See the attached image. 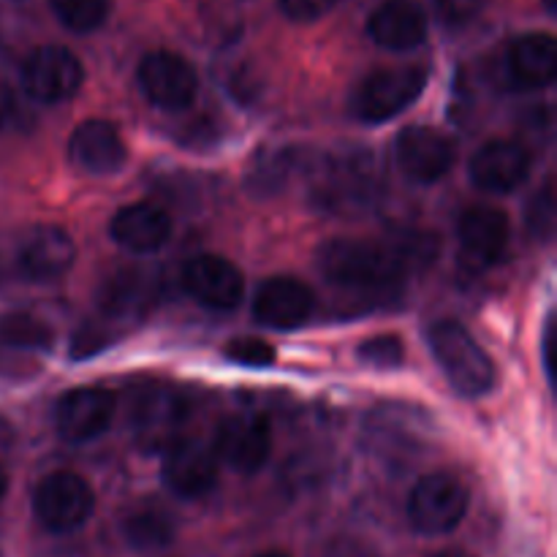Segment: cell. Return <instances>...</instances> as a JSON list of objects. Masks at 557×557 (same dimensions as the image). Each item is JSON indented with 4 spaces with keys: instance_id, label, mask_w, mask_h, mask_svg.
Returning <instances> with one entry per match:
<instances>
[{
    "instance_id": "cell-1",
    "label": "cell",
    "mask_w": 557,
    "mask_h": 557,
    "mask_svg": "<svg viewBox=\"0 0 557 557\" xmlns=\"http://www.w3.org/2000/svg\"><path fill=\"white\" fill-rule=\"evenodd\" d=\"M315 270L330 286L354 294H384L400 286L403 270L386 245L357 237H332L315 250Z\"/></svg>"
},
{
    "instance_id": "cell-2",
    "label": "cell",
    "mask_w": 557,
    "mask_h": 557,
    "mask_svg": "<svg viewBox=\"0 0 557 557\" xmlns=\"http://www.w3.org/2000/svg\"><path fill=\"white\" fill-rule=\"evenodd\" d=\"M379 194V166L368 150L326 156L313 169V205L332 215L362 212Z\"/></svg>"
},
{
    "instance_id": "cell-3",
    "label": "cell",
    "mask_w": 557,
    "mask_h": 557,
    "mask_svg": "<svg viewBox=\"0 0 557 557\" xmlns=\"http://www.w3.org/2000/svg\"><path fill=\"white\" fill-rule=\"evenodd\" d=\"M430 351L457 395L482 397L495 386V362L460 321L444 319L430 326Z\"/></svg>"
},
{
    "instance_id": "cell-4",
    "label": "cell",
    "mask_w": 557,
    "mask_h": 557,
    "mask_svg": "<svg viewBox=\"0 0 557 557\" xmlns=\"http://www.w3.org/2000/svg\"><path fill=\"white\" fill-rule=\"evenodd\" d=\"M428 87V71L422 65L379 69L364 76L351 92V114L362 123H386L406 112Z\"/></svg>"
},
{
    "instance_id": "cell-5",
    "label": "cell",
    "mask_w": 557,
    "mask_h": 557,
    "mask_svg": "<svg viewBox=\"0 0 557 557\" xmlns=\"http://www.w3.org/2000/svg\"><path fill=\"white\" fill-rule=\"evenodd\" d=\"M471 493L455 473L435 471L419 479L408 498V522L422 536H446L468 515Z\"/></svg>"
},
{
    "instance_id": "cell-6",
    "label": "cell",
    "mask_w": 557,
    "mask_h": 557,
    "mask_svg": "<svg viewBox=\"0 0 557 557\" xmlns=\"http://www.w3.org/2000/svg\"><path fill=\"white\" fill-rule=\"evenodd\" d=\"M96 511V493L85 476L54 471L33 490V515L49 533H74Z\"/></svg>"
},
{
    "instance_id": "cell-7",
    "label": "cell",
    "mask_w": 557,
    "mask_h": 557,
    "mask_svg": "<svg viewBox=\"0 0 557 557\" xmlns=\"http://www.w3.org/2000/svg\"><path fill=\"white\" fill-rule=\"evenodd\" d=\"M54 335L30 313H0V381H27L41 373Z\"/></svg>"
},
{
    "instance_id": "cell-8",
    "label": "cell",
    "mask_w": 557,
    "mask_h": 557,
    "mask_svg": "<svg viewBox=\"0 0 557 557\" xmlns=\"http://www.w3.org/2000/svg\"><path fill=\"white\" fill-rule=\"evenodd\" d=\"M85 65L71 49L47 44L27 54L22 63V87L38 103H63L79 92Z\"/></svg>"
},
{
    "instance_id": "cell-9",
    "label": "cell",
    "mask_w": 557,
    "mask_h": 557,
    "mask_svg": "<svg viewBox=\"0 0 557 557\" xmlns=\"http://www.w3.org/2000/svg\"><path fill=\"white\" fill-rule=\"evenodd\" d=\"M136 79H139L141 96L152 107L166 109V112L188 109L199 92V74L194 65L183 54L166 52V49L145 54L139 71H136Z\"/></svg>"
},
{
    "instance_id": "cell-10",
    "label": "cell",
    "mask_w": 557,
    "mask_h": 557,
    "mask_svg": "<svg viewBox=\"0 0 557 557\" xmlns=\"http://www.w3.org/2000/svg\"><path fill=\"white\" fill-rule=\"evenodd\" d=\"M212 451L232 471L245 473V476L261 471L272 455L270 419L253 411L226 417L218 428L215 449Z\"/></svg>"
},
{
    "instance_id": "cell-11",
    "label": "cell",
    "mask_w": 557,
    "mask_h": 557,
    "mask_svg": "<svg viewBox=\"0 0 557 557\" xmlns=\"http://www.w3.org/2000/svg\"><path fill=\"white\" fill-rule=\"evenodd\" d=\"M395 158L408 180L430 185L449 174L457 161V147L444 131L430 125H408L397 134Z\"/></svg>"
},
{
    "instance_id": "cell-12",
    "label": "cell",
    "mask_w": 557,
    "mask_h": 557,
    "mask_svg": "<svg viewBox=\"0 0 557 557\" xmlns=\"http://www.w3.org/2000/svg\"><path fill=\"white\" fill-rule=\"evenodd\" d=\"M117 397L103 386H76L54 403V428L71 444H87L112 424Z\"/></svg>"
},
{
    "instance_id": "cell-13",
    "label": "cell",
    "mask_w": 557,
    "mask_h": 557,
    "mask_svg": "<svg viewBox=\"0 0 557 557\" xmlns=\"http://www.w3.org/2000/svg\"><path fill=\"white\" fill-rule=\"evenodd\" d=\"M180 286L190 299L210 310H234L245 297L243 272L215 253H201L185 261Z\"/></svg>"
},
{
    "instance_id": "cell-14",
    "label": "cell",
    "mask_w": 557,
    "mask_h": 557,
    "mask_svg": "<svg viewBox=\"0 0 557 557\" xmlns=\"http://www.w3.org/2000/svg\"><path fill=\"white\" fill-rule=\"evenodd\" d=\"M315 313V294L299 277H267L253 294V319L267 330H299Z\"/></svg>"
},
{
    "instance_id": "cell-15",
    "label": "cell",
    "mask_w": 557,
    "mask_h": 557,
    "mask_svg": "<svg viewBox=\"0 0 557 557\" xmlns=\"http://www.w3.org/2000/svg\"><path fill=\"white\" fill-rule=\"evenodd\" d=\"M531 174V152L515 139H490L473 152L468 177L484 194H511Z\"/></svg>"
},
{
    "instance_id": "cell-16",
    "label": "cell",
    "mask_w": 557,
    "mask_h": 557,
    "mask_svg": "<svg viewBox=\"0 0 557 557\" xmlns=\"http://www.w3.org/2000/svg\"><path fill=\"white\" fill-rule=\"evenodd\" d=\"M457 237H460V250L466 264L473 267V270H487V267L498 264L504 259L506 248H509V215L490 205L468 207L460 215Z\"/></svg>"
},
{
    "instance_id": "cell-17",
    "label": "cell",
    "mask_w": 557,
    "mask_h": 557,
    "mask_svg": "<svg viewBox=\"0 0 557 557\" xmlns=\"http://www.w3.org/2000/svg\"><path fill=\"white\" fill-rule=\"evenodd\" d=\"M161 479L180 498H205L218 482L215 451L199 441H174L163 451Z\"/></svg>"
},
{
    "instance_id": "cell-18",
    "label": "cell",
    "mask_w": 557,
    "mask_h": 557,
    "mask_svg": "<svg viewBox=\"0 0 557 557\" xmlns=\"http://www.w3.org/2000/svg\"><path fill=\"white\" fill-rule=\"evenodd\" d=\"M76 259V245L71 234L60 226H36L25 234L16 250V267L30 283L58 281L71 270Z\"/></svg>"
},
{
    "instance_id": "cell-19",
    "label": "cell",
    "mask_w": 557,
    "mask_h": 557,
    "mask_svg": "<svg viewBox=\"0 0 557 557\" xmlns=\"http://www.w3.org/2000/svg\"><path fill=\"white\" fill-rule=\"evenodd\" d=\"M69 156L87 174H117L128 161V147L120 136L117 125L109 120L92 117L74 128L69 139Z\"/></svg>"
},
{
    "instance_id": "cell-20",
    "label": "cell",
    "mask_w": 557,
    "mask_h": 557,
    "mask_svg": "<svg viewBox=\"0 0 557 557\" xmlns=\"http://www.w3.org/2000/svg\"><path fill=\"white\" fill-rule=\"evenodd\" d=\"M98 310L112 321L141 319L158 299V283L141 267H120L98 286Z\"/></svg>"
},
{
    "instance_id": "cell-21",
    "label": "cell",
    "mask_w": 557,
    "mask_h": 557,
    "mask_svg": "<svg viewBox=\"0 0 557 557\" xmlns=\"http://www.w3.org/2000/svg\"><path fill=\"white\" fill-rule=\"evenodd\" d=\"M109 234L128 253H156L172 237V215L152 201H136L114 212Z\"/></svg>"
},
{
    "instance_id": "cell-22",
    "label": "cell",
    "mask_w": 557,
    "mask_h": 557,
    "mask_svg": "<svg viewBox=\"0 0 557 557\" xmlns=\"http://www.w3.org/2000/svg\"><path fill=\"white\" fill-rule=\"evenodd\" d=\"M368 36L389 52H411L428 38V14L417 0H384L368 20Z\"/></svg>"
},
{
    "instance_id": "cell-23",
    "label": "cell",
    "mask_w": 557,
    "mask_h": 557,
    "mask_svg": "<svg viewBox=\"0 0 557 557\" xmlns=\"http://www.w3.org/2000/svg\"><path fill=\"white\" fill-rule=\"evenodd\" d=\"M557 41L549 33H525L506 52V76L520 90H542L555 82Z\"/></svg>"
},
{
    "instance_id": "cell-24",
    "label": "cell",
    "mask_w": 557,
    "mask_h": 557,
    "mask_svg": "<svg viewBox=\"0 0 557 557\" xmlns=\"http://www.w3.org/2000/svg\"><path fill=\"white\" fill-rule=\"evenodd\" d=\"M185 419V403L177 392L152 386L139 395L134 406V424L147 446L166 444Z\"/></svg>"
},
{
    "instance_id": "cell-25",
    "label": "cell",
    "mask_w": 557,
    "mask_h": 557,
    "mask_svg": "<svg viewBox=\"0 0 557 557\" xmlns=\"http://www.w3.org/2000/svg\"><path fill=\"white\" fill-rule=\"evenodd\" d=\"M174 533H177L174 517L166 509H161V506L145 504L123 520V536L128 547H134L136 553L166 549L174 542Z\"/></svg>"
},
{
    "instance_id": "cell-26",
    "label": "cell",
    "mask_w": 557,
    "mask_h": 557,
    "mask_svg": "<svg viewBox=\"0 0 557 557\" xmlns=\"http://www.w3.org/2000/svg\"><path fill=\"white\" fill-rule=\"evenodd\" d=\"M305 158L294 147H283V150L264 152L259 161L250 166L248 172V190L250 196H275L281 194L294 177V172H302Z\"/></svg>"
},
{
    "instance_id": "cell-27",
    "label": "cell",
    "mask_w": 557,
    "mask_h": 557,
    "mask_svg": "<svg viewBox=\"0 0 557 557\" xmlns=\"http://www.w3.org/2000/svg\"><path fill=\"white\" fill-rule=\"evenodd\" d=\"M386 248L395 253V259L400 261L403 270H422L430 267L438 259V237L433 232H424V228H403L395 237L386 243Z\"/></svg>"
},
{
    "instance_id": "cell-28",
    "label": "cell",
    "mask_w": 557,
    "mask_h": 557,
    "mask_svg": "<svg viewBox=\"0 0 557 557\" xmlns=\"http://www.w3.org/2000/svg\"><path fill=\"white\" fill-rule=\"evenodd\" d=\"M49 5L71 33H96L112 11V0H49Z\"/></svg>"
},
{
    "instance_id": "cell-29",
    "label": "cell",
    "mask_w": 557,
    "mask_h": 557,
    "mask_svg": "<svg viewBox=\"0 0 557 557\" xmlns=\"http://www.w3.org/2000/svg\"><path fill=\"white\" fill-rule=\"evenodd\" d=\"M525 226L528 234L539 243H549L555 234V190L553 180L539 188V194L528 201L525 207Z\"/></svg>"
},
{
    "instance_id": "cell-30",
    "label": "cell",
    "mask_w": 557,
    "mask_h": 557,
    "mask_svg": "<svg viewBox=\"0 0 557 557\" xmlns=\"http://www.w3.org/2000/svg\"><path fill=\"white\" fill-rule=\"evenodd\" d=\"M359 359L375 370H397L406 362V346L397 335H375L359 343Z\"/></svg>"
},
{
    "instance_id": "cell-31",
    "label": "cell",
    "mask_w": 557,
    "mask_h": 557,
    "mask_svg": "<svg viewBox=\"0 0 557 557\" xmlns=\"http://www.w3.org/2000/svg\"><path fill=\"white\" fill-rule=\"evenodd\" d=\"M223 357L234 364H243V368L261 370V368H270V364L275 362L277 351L270 346V343L261 341V337L243 335V337H232V341L223 346Z\"/></svg>"
},
{
    "instance_id": "cell-32",
    "label": "cell",
    "mask_w": 557,
    "mask_h": 557,
    "mask_svg": "<svg viewBox=\"0 0 557 557\" xmlns=\"http://www.w3.org/2000/svg\"><path fill=\"white\" fill-rule=\"evenodd\" d=\"M433 3L444 25L460 27V25H468L471 20H476L484 0H433Z\"/></svg>"
},
{
    "instance_id": "cell-33",
    "label": "cell",
    "mask_w": 557,
    "mask_h": 557,
    "mask_svg": "<svg viewBox=\"0 0 557 557\" xmlns=\"http://www.w3.org/2000/svg\"><path fill=\"white\" fill-rule=\"evenodd\" d=\"M337 0H281L283 14L292 22H315L335 9Z\"/></svg>"
},
{
    "instance_id": "cell-34",
    "label": "cell",
    "mask_w": 557,
    "mask_h": 557,
    "mask_svg": "<svg viewBox=\"0 0 557 557\" xmlns=\"http://www.w3.org/2000/svg\"><path fill=\"white\" fill-rule=\"evenodd\" d=\"M542 354H544V370H547V379L553 381L555 375V362H553V348H555V315H549L547 324H544L542 335Z\"/></svg>"
},
{
    "instance_id": "cell-35",
    "label": "cell",
    "mask_w": 557,
    "mask_h": 557,
    "mask_svg": "<svg viewBox=\"0 0 557 557\" xmlns=\"http://www.w3.org/2000/svg\"><path fill=\"white\" fill-rule=\"evenodd\" d=\"M9 112H11V96H9V90H5V87H0V125L5 123Z\"/></svg>"
},
{
    "instance_id": "cell-36",
    "label": "cell",
    "mask_w": 557,
    "mask_h": 557,
    "mask_svg": "<svg viewBox=\"0 0 557 557\" xmlns=\"http://www.w3.org/2000/svg\"><path fill=\"white\" fill-rule=\"evenodd\" d=\"M430 557H471V555L460 553V549H444V553H435V555H430Z\"/></svg>"
},
{
    "instance_id": "cell-37",
    "label": "cell",
    "mask_w": 557,
    "mask_h": 557,
    "mask_svg": "<svg viewBox=\"0 0 557 557\" xmlns=\"http://www.w3.org/2000/svg\"><path fill=\"white\" fill-rule=\"evenodd\" d=\"M5 487H9V479H5V471H3V468H0V500H3Z\"/></svg>"
},
{
    "instance_id": "cell-38",
    "label": "cell",
    "mask_w": 557,
    "mask_h": 557,
    "mask_svg": "<svg viewBox=\"0 0 557 557\" xmlns=\"http://www.w3.org/2000/svg\"><path fill=\"white\" fill-rule=\"evenodd\" d=\"M256 557H292V555H286V553H277V549H270V553H261V555H256Z\"/></svg>"
},
{
    "instance_id": "cell-39",
    "label": "cell",
    "mask_w": 557,
    "mask_h": 557,
    "mask_svg": "<svg viewBox=\"0 0 557 557\" xmlns=\"http://www.w3.org/2000/svg\"><path fill=\"white\" fill-rule=\"evenodd\" d=\"M547 9L555 11V0H547Z\"/></svg>"
}]
</instances>
